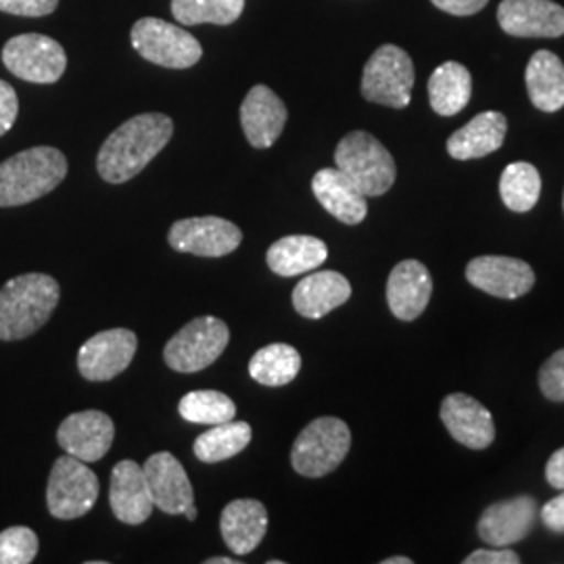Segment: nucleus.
I'll use <instances>...</instances> for the list:
<instances>
[{"instance_id": "1", "label": "nucleus", "mask_w": 564, "mask_h": 564, "mask_svg": "<svg viewBox=\"0 0 564 564\" xmlns=\"http://www.w3.org/2000/svg\"><path fill=\"white\" fill-rule=\"evenodd\" d=\"M174 134V121L163 113H141L123 121L102 142L97 170L109 184H123L139 176Z\"/></svg>"}, {"instance_id": "2", "label": "nucleus", "mask_w": 564, "mask_h": 564, "mask_svg": "<svg viewBox=\"0 0 564 564\" xmlns=\"http://www.w3.org/2000/svg\"><path fill=\"white\" fill-rule=\"evenodd\" d=\"M61 300L59 282L48 274L30 272L0 289V339L20 341L51 321Z\"/></svg>"}, {"instance_id": "3", "label": "nucleus", "mask_w": 564, "mask_h": 564, "mask_svg": "<svg viewBox=\"0 0 564 564\" xmlns=\"http://www.w3.org/2000/svg\"><path fill=\"white\" fill-rule=\"evenodd\" d=\"M67 176L59 149L32 147L0 163V207H20L53 193Z\"/></svg>"}, {"instance_id": "4", "label": "nucleus", "mask_w": 564, "mask_h": 564, "mask_svg": "<svg viewBox=\"0 0 564 564\" xmlns=\"http://www.w3.org/2000/svg\"><path fill=\"white\" fill-rule=\"evenodd\" d=\"M335 163L366 197H381L398 176L393 155L383 142L362 130L343 137L335 151Z\"/></svg>"}, {"instance_id": "5", "label": "nucleus", "mask_w": 564, "mask_h": 564, "mask_svg": "<svg viewBox=\"0 0 564 564\" xmlns=\"http://www.w3.org/2000/svg\"><path fill=\"white\" fill-rule=\"evenodd\" d=\"M351 447V431L335 416H323L307 424L291 449L295 473L321 479L341 466Z\"/></svg>"}, {"instance_id": "6", "label": "nucleus", "mask_w": 564, "mask_h": 564, "mask_svg": "<svg viewBox=\"0 0 564 564\" xmlns=\"http://www.w3.org/2000/svg\"><path fill=\"white\" fill-rule=\"evenodd\" d=\"M230 341V330L216 316L195 318L167 341L163 349V360L182 375L202 372L216 362Z\"/></svg>"}, {"instance_id": "7", "label": "nucleus", "mask_w": 564, "mask_h": 564, "mask_svg": "<svg viewBox=\"0 0 564 564\" xmlns=\"http://www.w3.org/2000/svg\"><path fill=\"white\" fill-rule=\"evenodd\" d=\"M414 80V63L410 55L395 44H383L372 53L364 67V99L403 109L412 101Z\"/></svg>"}, {"instance_id": "8", "label": "nucleus", "mask_w": 564, "mask_h": 564, "mask_svg": "<svg viewBox=\"0 0 564 564\" xmlns=\"http://www.w3.org/2000/svg\"><path fill=\"white\" fill-rule=\"evenodd\" d=\"M99 498V479L76 456H61L53 464L46 485L48 512L59 521H74L88 514Z\"/></svg>"}, {"instance_id": "9", "label": "nucleus", "mask_w": 564, "mask_h": 564, "mask_svg": "<svg viewBox=\"0 0 564 564\" xmlns=\"http://www.w3.org/2000/svg\"><path fill=\"white\" fill-rule=\"evenodd\" d=\"M132 46L142 59L167 69H186L199 63L203 55L199 41L170 21L142 18L132 25Z\"/></svg>"}, {"instance_id": "10", "label": "nucleus", "mask_w": 564, "mask_h": 564, "mask_svg": "<svg viewBox=\"0 0 564 564\" xmlns=\"http://www.w3.org/2000/svg\"><path fill=\"white\" fill-rule=\"evenodd\" d=\"M2 63L20 80L55 84L65 74L67 55L59 42L44 34H21L4 44Z\"/></svg>"}, {"instance_id": "11", "label": "nucleus", "mask_w": 564, "mask_h": 564, "mask_svg": "<svg viewBox=\"0 0 564 564\" xmlns=\"http://www.w3.org/2000/svg\"><path fill=\"white\" fill-rule=\"evenodd\" d=\"M137 349L139 339L130 328L102 330L82 345L78 351V370L86 381H111L130 366Z\"/></svg>"}, {"instance_id": "12", "label": "nucleus", "mask_w": 564, "mask_h": 564, "mask_svg": "<svg viewBox=\"0 0 564 564\" xmlns=\"http://www.w3.org/2000/svg\"><path fill=\"white\" fill-rule=\"evenodd\" d=\"M167 241L178 253L199 258H224L239 249L241 228L216 216L186 218L172 224Z\"/></svg>"}, {"instance_id": "13", "label": "nucleus", "mask_w": 564, "mask_h": 564, "mask_svg": "<svg viewBox=\"0 0 564 564\" xmlns=\"http://www.w3.org/2000/svg\"><path fill=\"white\" fill-rule=\"evenodd\" d=\"M466 281L487 295L500 300H519L533 289L535 272L519 258L481 256L466 265Z\"/></svg>"}, {"instance_id": "14", "label": "nucleus", "mask_w": 564, "mask_h": 564, "mask_svg": "<svg viewBox=\"0 0 564 564\" xmlns=\"http://www.w3.org/2000/svg\"><path fill=\"white\" fill-rule=\"evenodd\" d=\"M540 506L533 496H517L496 502L485 508L477 533L491 547H510L523 542L531 533Z\"/></svg>"}, {"instance_id": "15", "label": "nucleus", "mask_w": 564, "mask_h": 564, "mask_svg": "<svg viewBox=\"0 0 564 564\" xmlns=\"http://www.w3.org/2000/svg\"><path fill=\"white\" fill-rule=\"evenodd\" d=\"M116 437L113 421L101 410H84L69 414L57 431V442L65 454L76 456L82 463L101 460L111 449Z\"/></svg>"}, {"instance_id": "16", "label": "nucleus", "mask_w": 564, "mask_h": 564, "mask_svg": "<svg viewBox=\"0 0 564 564\" xmlns=\"http://www.w3.org/2000/svg\"><path fill=\"white\" fill-rule=\"evenodd\" d=\"M144 479L153 506L165 514H184L188 506L195 505V491L181 460L170 452L153 454L144 466Z\"/></svg>"}, {"instance_id": "17", "label": "nucleus", "mask_w": 564, "mask_h": 564, "mask_svg": "<svg viewBox=\"0 0 564 564\" xmlns=\"http://www.w3.org/2000/svg\"><path fill=\"white\" fill-rule=\"evenodd\" d=\"M500 28L519 39H558L564 34V9L552 0H502Z\"/></svg>"}, {"instance_id": "18", "label": "nucleus", "mask_w": 564, "mask_h": 564, "mask_svg": "<svg viewBox=\"0 0 564 564\" xmlns=\"http://www.w3.org/2000/svg\"><path fill=\"white\" fill-rule=\"evenodd\" d=\"M442 423L447 433L468 449H485L496 440V424L484 403L466 393H452L442 402Z\"/></svg>"}, {"instance_id": "19", "label": "nucleus", "mask_w": 564, "mask_h": 564, "mask_svg": "<svg viewBox=\"0 0 564 564\" xmlns=\"http://www.w3.org/2000/svg\"><path fill=\"white\" fill-rule=\"evenodd\" d=\"M431 295L433 279L423 262L403 260L391 270L387 281V303L398 321H416L431 302Z\"/></svg>"}, {"instance_id": "20", "label": "nucleus", "mask_w": 564, "mask_h": 564, "mask_svg": "<svg viewBox=\"0 0 564 564\" xmlns=\"http://www.w3.org/2000/svg\"><path fill=\"white\" fill-rule=\"evenodd\" d=\"M286 118L284 102L268 86L258 84L247 93L241 105V126L251 147L270 149L281 139Z\"/></svg>"}, {"instance_id": "21", "label": "nucleus", "mask_w": 564, "mask_h": 564, "mask_svg": "<svg viewBox=\"0 0 564 564\" xmlns=\"http://www.w3.org/2000/svg\"><path fill=\"white\" fill-rule=\"evenodd\" d=\"M109 505L120 523L142 524L153 512L144 470L134 460H121L111 470Z\"/></svg>"}, {"instance_id": "22", "label": "nucleus", "mask_w": 564, "mask_h": 564, "mask_svg": "<svg viewBox=\"0 0 564 564\" xmlns=\"http://www.w3.org/2000/svg\"><path fill=\"white\" fill-rule=\"evenodd\" d=\"M314 197L339 223L356 226L368 216V203L362 191L343 174L339 167H324L312 178Z\"/></svg>"}, {"instance_id": "23", "label": "nucleus", "mask_w": 564, "mask_h": 564, "mask_svg": "<svg viewBox=\"0 0 564 564\" xmlns=\"http://www.w3.org/2000/svg\"><path fill=\"white\" fill-rule=\"evenodd\" d=\"M351 297V284L335 270L307 274L293 289V307L307 321H321Z\"/></svg>"}, {"instance_id": "24", "label": "nucleus", "mask_w": 564, "mask_h": 564, "mask_svg": "<svg viewBox=\"0 0 564 564\" xmlns=\"http://www.w3.org/2000/svg\"><path fill=\"white\" fill-rule=\"evenodd\" d=\"M508 120L500 111H485L475 116L464 128L447 139V153L454 160H481L505 144Z\"/></svg>"}, {"instance_id": "25", "label": "nucleus", "mask_w": 564, "mask_h": 564, "mask_svg": "<svg viewBox=\"0 0 564 564\" xmlns=\"http://www.w3.org/2000/svg\"><path fill=\"white\" fill-rule=\"evenodd\" d=\"M220 531L230 552H235L237 556H247L265 538L268 510L258 500H235L223 510Z\"/></svg>"}, {"instance_id": "26", "label": "nucleus", "mask_w": 564, "mask_h": 564, "mask_svg": "<svg viewBox=\"0 0 564 564\" xmlns=\"http://www.w3.org/2000/svg\"><path fill=\"white\" fill-rule=\"evenodd\" d=\"M326 258V242L310 235H291L270 245L265 253V263L274 274L289 279L321 268Z\"/></svg>"}, {"instance_id": "27", "label": "nucleus", "mask_w": 564, "mask_h": 564, "mask_svg": "<svg viewBox=\"0 0 564 564\" xmlns=\"http://www.w3.org/2000/svg\"><path fill=\"white\" fill-rule=\"evenodd\" d=\"M527 93L531 102L545 113L564 107V63L550 51H538L524 72Z\"/></svg>"}, {"instance_id": "28", "label": "nucleus", "mask_w": 564, "mask_h": 564, "mask_svg": "<svg viewBox=\"0 0 564 564\" xmlns=\"http://www.w3.org/2000/svg\"><path fill=\"white\" fill-rule=\"evenodd\" d=\"M473 78L463 63L445 61L429 78V101L437 116H458L470 101Z\"/></svg>"}, {"instance_id": "29", "label": "nucleus", "mask_w": 564, "mask_h": 564, "mask_svg": "<svg viewBox=\"0 0 564 564\" xmlns=\"http://www.w3.org/2000/svg\"><path fill=\"white\" fill-rule=\"evenodd\" d=\"M302 370V356L293 345L272 343L253 354L249 375L263 387H284L293 383Z\"/></svg>"}, {"instance_id": "30", "label": "nucleus", "mask_w": 564, "mask_h": 564, "mask_svg": "<svg viewBox=\"0 0 564 564\" xmlns=\"http://www.w3.org/2000/svg\"><path fill=\"white\" fill-rule=\"evenodd\" d=\"M253 437L251 426L242 421L214 424L209 431L197 437L193 445L195 456L205 464L224 463L241 454Z\"/></svg>"}, {"instance_id": "31", "label": "nucleus", "mask_w": 564, "mask_h": 564, "mask_svg": "<svg viewBox=\"0 0 564 564\" xmlns=\"http://www.w3.org/2000/svg\"><path fill=\"white\" fill-rule=\"evenodd\" d=\"M500 195L508 209L517 214L531 212L542 195V176L538 167L527 162L510 163L500 178Z\"/></svg>"}, {"instance_id": "32", "label": "nucleus", "mask_w": 564, "mask_h": 564, "mask_svg": "<svg viewBox=\"0 0 564 564\" xmlns=\"http://www.w3.org/2000/svg\"><path fill=\"white\" fill-rule=\"evenodd\" d=\"M178 414L186 423L214 426V424L235 421L237 405L223 391L203 389V391H191L182 398L178 403Z\"/></svg>"}, {"instance_id": "33", "label": "nucleus", "mask_w": 564, "mask_h": 564, "mask_svg": "<svg viewBox=\"0 0 564 564\" xmlns=\"http://www.w3.org/2000/svg\"><path fill=\"white\" fill-rule=\"evenodd\" d=\"M242 9L245 0H172V13L182 25H230L241 18Z\"/></svg>"}, {"instance_id": "34", "label": "nucleus", "mask_w": 564, "mask_h": 564, "mask_svg": "<svg viewBox=\"0 0 564 564\" xmlns=\"http://www.w3.org/2000/svg\"><path fill=\"white\" fill-rule=\"evenodd\" d=\"M39 545V535L30 527H9L0 533V564H30Z\"/></svg>"}, {"instance_id": "35", "label": "nucleus", "mask_w": 564, "mask_h": 564, "mask_svg": "<svg viewBox=\"0 0 564 564\" xmlns=\"http://www.w3.org/2000/svg\"><path fill=\"white\" fill-rule=\"evenodd\" d=\"M540 389L550 402L564 403V349L545 360L540 370Z\"/></svg>"}, {"instance_id": "36", "label": "nucleus", "mask_w": 564, "mask_h": 564, "mask_svg": "<svg viewBox=\"0 0 564 564\" xmlns=\"http://www.w3.org/2000/svg\"><path fill=\"white\" fill-rule=\"evenodd\" d=\"M59 7V0H0V11L20 18H44Z\"/></svg>"}, {"instance_id": "37", "label": "nucleus", "mask_w": 564, "mask_h": 564, "mask_svg": "<svg viewBox=\"0 0 564 564\" xmlns=\"http://www.w3.org/2000/svg\"><path fill=\"white\" fill-rule=\"evenodd\" d=\"M20 113V99L11 84L0 80V137L7 134Z\"/></svg>"}, {"instance_id": "38", "label": "nucleus", "mask_w": 564, "mask_h": 564, "mask_svg": "<svg viewBox=\"0 0 564 564\" xmlns=\"http://www.w3.org/2000/svg\"><path fill=\"white\" fill-rule=\"evenodd\" d=\"M521 556L510 547H487L475 550L470 556L464 558V564H519Z\"/></svg>"}, {"instance_id": "39", "label": "nucleus", "mask_w": 564, "mask_h": 564, "mask_svg": "<svg viewBox=\"0 0 564 564\" xmlns=\"http://www.w3.org/2000/svg\"><path fill=\"white\" fill-rule=\"evenodd\" d=\"M540 517L550 531L564 533V489L556 498H552L547 505L542 506Z\"/></svg>"}, {"instance_id": "40", "label": "nucleus", "mask_w": 564, "mask_h": 564, "mask_svg": "<svg viewBox=\"0 0 564 564\" xmlns=\"http://www.w3.org/2000/svg\"><path fill=\"white\" fill-rule=\"evenodd\" d=\"M437 9H442L449 15H458V18H468V15H475L479 13L481 9H485V4L489 0H431Z\"/></svg>"}, {"instance_id": "41", "label": "nucleus", "mask_w": 564, "mask_h": 564, "mask_svg": "<svg viewBox=\"0 0 564 564\" xmlns=\"http://www.w3.org/2000/svg\"><path fill=\"white\" fill-rule=\"evenodd\" d=\"M545 479L554 489H564V447L556 449L545 464Z\"/></svg>"}, {"instance_id": "42", "label": "nucleus", "mask_w": 564, "mask_h": 564, "mask_svg": "<svg viewBox=\"0 0 564 564\" xmlns=\"http://www.w3.org/2000/svg\"><path fill=\"white\" fill-rule=\"evenodd\" d=\"M414 561L408 558V556H391V558H384L383 564H412Z\"/></svg>"}, {"instance_id": "43", "label": "nucleus", "mask_w": 564, "mask_h": 564, "mask_svg": "<svg viewBox=\"0 0 564 564\" xmlns=\"http://www.w3.org/2000/svg\"><path fill=\"white\" fill-rule=\"evenodd\" d=\"M205 564H239L235 558H226V556H218V558H207Z\"/></svg>"}, {"instance_id": "44", "label": "nucleus", "mask_w": 564, "mask_h": 564, "mask_svg": "<svg viewBox=\"0 0 564 564\" xmlns=\"http://www.w3.org/2000/svg\"><path fill=\"white\" fill-rule=\"evenodd\" d=\"M184 517H186L188 521H195V519H197V508H195V505L188 506V508L184 510Z\"/></svg>"}, {"instance_id": "45", "label": "nucleus", "mask_w": 564, "mask_h": 564, "mask_svg": "<svg viewBox=\"0 0 564 564\" xmlns=\"http://www.w3.org/2000/svg\"><path fill=\"white\" fill-rule=\"evenodd\" d=\"M563 209H564V195H563Z\"/></svg>"}]
</instances>
